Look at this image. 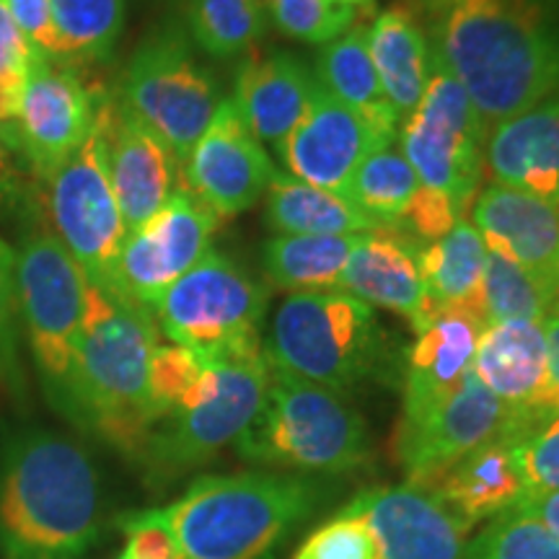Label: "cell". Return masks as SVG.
Listing matches in <instances>:
<instances>
[{"mask_svg":"<svg viewBox=\"0 0 559 559\" xmlns=\"http://www.w3.org/2000/svg\"><path fill=\"white\" fill-rule=\"evenodd\" d=\"M16 293L21 326L47 400L73 423L88 280L52 234H32L16 251Z\"/></svg>","mask_w":559,"mask_h":559,"instance_id":"cell-8","label":"cell"},{"mask_svg":"<svg viewBox=\"0 0 559 559\" xmlns=\"http://www.w3.org/2000/svg\"><path fill=\"white\" fill-rule=\"evenodd\" d=\"M317 91V75L306 68L304 60L275 50L243 62L236 75L230 104L251 135L260 143L280 148V143L306 115Z\"/></svg>","mask_w":559,"mask_h":559,"instance_id":"cell-25","label":"cell"},{"mask_svg":"<svg viewBox=\"0 0 559 559\" xmlns=\"http://www.w3.org/2000/svg\"><path fill=\"white\" fill-rule=\"evenodd\" d=\"M521 513L531 515L539 523H544L551 534L559 536V489L557 492H542V495H526L519 506Z\"/></svg>","mask_w":559,"mask_h":559,"instance_id":"cell-47","label":"cell"},{"mask_svg":"<svg viewBox=\"0 0 559 559\" xmlns=\"http://www.w3.org/2000/svg\"><path fill=\"white\" fill-rule=\"evenodd\" d=\"M419 190V179L409 160L394 145L362 160L347 187V198L381 228H396L407 218Z\"/></svg>","mask_w":559,"mask_h":559,"instance_id":"cell-33","label":"cell"},{"mask_svg":"<svg viewBox=\"0 0 559 559\" xmlns=\"http://www.w3.org/2000/svg\"><path fill=\"white\" fill-rule=\"evenodd\" d=\"M513 443L515 438L510 436L489 440L466 453L430 489L472 531L479 523L508 513L526 498Z\"/></svg>","mask_w":559,"mask_h":559,"instance_id":"cell-26","label":"cell"},{"mask_svg":"<svg viewBox=\"0 0 559 559\" xmlns=\"http://www.w3.org/2000/svg\"><path fill=\"white\" fill-rule=\"evenodd\" d=\"M557 306L559 296L551 293L539 277L498 254L487 257L477 304H474L487 326L502 324V321H539L544 324Z\"/></svg>","mask_w":559,"mask_h":559,"instance_id":"cell-34","label":"cell"},{"mask_svg":"<svg viewBox=\"0 0 559 559\" xmlns=\"http://www.w3.org/2000/svg\"><path fill=\"white\" fill-rule=\"evenodd\" d=\"M358 236H272L262 249L264 275L277 290H340Z\"/></svg>","mask_w":559,"mask_h":559,"instance_id":"cell-31","label":"cell"},{"mask_svg":"<svg viewBox=\"0 0 559 559\" xmlns=\"http://www.w3.org/2000/svg\"><path fill=\"white\" fill-rule=\"evenodd\" d=\"M205 370V358L190 347L181 345H158L151 360L148 391L153 415H156V428L166 417L174 415L185 396L200 381Z\"/></svg>","mask_w":559,"mask_h":559,"instance_id":"cell-38","label":"cell"},{"mask_svg":"<svg viewBox=\"0 0 559 559\" xmlns=\"http://www.w3.org/2000/svg\"><path fill=\"white\" fill-rule=\"evenodd\" d=\"M419 243L404 239L396 228L360 234L342 272L340 290L349 293L370 309H386L407 319L415 332L436 319L438 309L425 290L419 275Z\"/></svg>","mask_w":559,"mask_h":559,"instance_id":"cell-22","label":"cell"},{"mask_svg":"<svg viewBox=\"0 0 559 559\" xmlns=\"http://www.w3.org/2000/svg\"><path fill=\"white\" fill-rule=\"evenodd\" d=\"M415 13L487 130L559 96V0H417Z\"/></svg>","mask_w":559,"mask_h":559,"instance_id":"cell-1","label":"cell"},{"mask_svg":"<svg viewBox=\"0 0 559 559\" xmlns=\"http://www.w3.org/2000/svg\"><path fill=\"white\" fill-rule=\"evenodd\" d=\"M9 13L21 32V37L29 41V47L39 55L41 60L58 62V37H55L52 9L50 0H5Z\"/></svg>","mask_w":559,"mask_h":559,"instance_id":"cell-45","label":"cell"},{"mask_svg":"<svg viewBox=\"0 0 559 559\" xmlns=\"http://www.w3.org/2000/svg\"><path fill=\"white\" fill-rule=\"evenodd\" d=\"M472 373L515 415L519 436L547 386V332L539 321L489 324L477 342Z\"/></svg>","mask_w":559,"mask_h":559,"instance_id":"cell-24","label":"cell"},{"mask_svg":"<svg viewBox=\"0 0 559 559\" xmlns=\"http://www.w3.org/2000/svg\"><path fill=\"white\" fill-rule=\"evenodd\" d=\"M264 11L285 37L330 45L355 24V9L332 0H264Z\"/></svg>","mask_w":559,"mask_h":559,"instance_id":"cell-37","label":"cell"},{"mask_svg":"<svg viewBox=\"0 0 559 559\" xmlns=\"http://www.w3.org/2000/svg\"><path fill=\"white\" fill-rule=\"evenodd\" d=\"M102 117L109 181L130 234L151 221L177 192L179 160L169 145L124 111L120 102L104 96Z\"/></svg>","mask_w":559,"mask_h":559,"instance_id":"cell-20","label":"cell"},{"mask_svg":"<svg viewBox=\"0 0 559 559\" xmlns=\"http://www.w3.org/2000/svg\"><path fill=\"white\" fill-rule=\"evenodd\" d=\"M218 223V215L198 194L177 187L151 221L124 236L115 267V296L151 309L160 293L207 254Z\"/></svg>","mask_w":559,"mask_h":559,"instance_id":"cell-13","label":"cell"},{"mask_svg":"<svg viewBox=\"0 0 559 559\" xmlns=\"http://www.w3.org/2000/svg\"><path fill=\"white\" fill-rule=\"evenodd\" d=\"M60 66L107 62L124 29V0H50Z\"/></svg>","mask_w":559,"mask_h":559,"instance_id":"cell-32","label":"cell"},{"mask_svg":"<svg viewBox=\"0 0 559 559\" xmlns=\"http://www.w3.org/2000/svg\"><path fill=\"white\" fill-rule=\"evenodd\" d=\"M267 383L270 360L264 345L205 358V370L194 389L151 432L143 451L151 474L179 477L236 443L260 415Z\"/></svg>","mask_w":559,"mask_h":559,"instance_id":"cell-7","label":"cell"},{"mask_svg":"<svg viewBox=\"0 0 559 559\" xmlns=\"http://www.w3.org/2000/svg\"><path fill=\"white\" fill-rule=\"evenodd\" d=\"M102 526L99 472L79 443L37 428L0 443V557L83 559Z\"/></svg>","mask_w":559,"mask_h":559,"instance_id":"cell-2","label":"cell"},{"mask_svg":"<svg viewBox=\"0 0 559 559\" xmlns=\"http://www.w3.org/2000/svg\"><path fill=\"white\" fill-rule=\"evenodd\" d=\"M21 185H19V171L13 164V145L5 138L3 128H0V207H5L9 202L19 198Z\"/></svg>","mask_w":559,"mask_h":559,"instance_id":"cell-48","label":"cell"},{"mask_svg":"<svg viewBox=\"0 0 559 559\" xmlns=\"http://www.w3.org/2000/svg\"><path fill=\"white\" fill-rule=\"evenodd\" d=\"M324 498L326 487L300 474H210L151 513L185 559H272Z\"/></svg>","mask_w":559,"mask_h":559,"instance_id":"cell-3","label":"cell"},{"mask_svg":"<svg viewBox=\"0 0 559 559\" xmlns=\"http://www.w3.org/2000/svg\"><path fill=\"white\" fill-rule=\"evenodd\" d=\"M492 185L559 205V96L495 124L485 140Z\"/></svg>","mask_w":559,"mask_h":559,"instance_id":"cell-23","label":"cell"},{"mask_svg":"<svg viewBox=\"0 0 559 559\" xmlns=\"http://www.w3.org/2000/svg\"><path fill=\"white\" fill-rule=\"evenodd\" d=\"M275 171L267 151L247 130L230 99L221 102L185 160L187 190L198 194L221 221L260 202Z\"/></svg>","mask_w":559,"mask_h":559,"instance_id":"cell-17","label":"cell"},{"mask_svg":"<svg viewBox=\"0 0 559 559\" xmlns=\"http://www.w3.org/2000/svg\"><path fill=\"white\" fill-rule=\"evenodd\" d=\"M47 210L52 236L73 257L88 283L115 293L117 257L128 228L109 181L102 107L81 148L47 179Z\"/></svg>","mask_w":559,"mask_h":559,"instance_id":"cell-11","label":"cell"},{"mask_svg":"<svg viewBox=\"0 0 559 559\" xmlns=\"http://www.w3.org/2000/svg\"><path fill=\"white\" fill-rule=\"evenodd\" d=\"M544 332H547V386L531 415L528 430L559 412V306L544 321Z\"/></svg>","mask_w":559,"mask_h":559,"instance_id":"cell-46","label":"cell"},{"mask_svg":"<svg viewBox=\"0 0 559 559\" xmlns=\"http://www.w3.org/2000/svg\"><path fill=\"white\" fill-rule=\"evenodd\" d=\"M487 257V243L469 218L459 221L440 241L419 247V275L432 306L438 311L474 309Z\"/></svg>","mask_w":559,"mask_h":559,"instance_id":"cell-30","label":"cell"},{"mask_svg":"<svg viewBox=\"0 0 559 559\" xmlns=\"http://www.w3.org/2000/svg\"><path fill=\"white\" fill-rule=\"evenodd\" d=\"M239 456L300 474H349L368 466L370 432L345 394L270 366L260 415L236 440Z\"/></svg>","mask_w":559,"mask_h":559,"instance_id":"cell-5","label":"cell"},{"mask_svg":"<svg viewBox=\"0 0 559 559\" xmlns=\"http://www.w3.org/2000/svg\"><path fill=\"white\" fill-rule=\"evenodd\" d=\"M120 528L128 536L122 551L128 559H185L171 531L151 513V508L122 515Z\"/></svg>","mask_w":559,"mask_h":559,"instance_id":"cell-44","label":"cell"},{"mask_svg":"<svg viewBox=\"0 0 559 559\" xmlns=\"http://www.w3.org/2000/svg\"><path fill=\"white\" fill-rule=\"evenodd\" d=\"M120 107L169 145L185 166L221 107L218 86L177 24L151 32L122 73Z\"/></svg>","mask_w":559,"mask_h":559,"instance_id":"cell-10","label":"cell"},{"mask_svg":"<svg viewBox=\"0 0 559 559\" xmlns=\"http://www.w3.org/2000/svg\"><path fill=\"white\" fill-rule=\"evenodd\" d=\"M461 559H559V536L519 508L487 521Z\"/></svg>","mask_w":559,"mask_h":559,"instance_id":"cell-36","label":"cell"},{"mask_svg":"<svg viewBox=\"0 0 559 559\" xmlns=\"http://www.w3.org/2000/svg\"><path fill=\"white\" fill-rule=\"evenodd\" d=\"M519 438L515 415L474 373L461 389L407 436H396L394 453L407 485L430 489L466 453L495 438Z\"/></svg>","mask_w":559,"mask_h":559,"instance_id":"cell-15","label":"cell"},{"mask_svg":"<svg viewBox=\"0 0 559 559\" xmlns=\"http://www.w3.org/2000/svg\"><path fill=\"white\" fill-rule=\"evenodd\" d=\"M373 536V559H461L472 534L428 489L383 485L347 502Z\"/></svg>","mask_w":559,"mask_h":559,"instance_id":"cell-18","label":"cell"},{"mask_svg":"<svg viewBox=\"0 0 559 559\" xmlns=\"http://www.w3.org/2000/svg\"><path fill=\"white\" fill-rule=\"evenodd\" d=\"M19 324L16 251L0 239V386L13 391L24 386L19 366Z\"/></svg>","mask_w":559,"mask_h":559,"instance_id":"cell-42","label":"cell"},{"mask_svg":"<svg viewBox=\"0 0 559 559\" xmlns=\"http://www.w3.org/2000/svg\"><path fill=\"white\" fill-rule=\"evenodd\" d=\"M487 330L474 309H445L417 332L402 373V423L396 436H407L443 407L472 373L477 342Z\"/></svg>","mask_w":559,"mask_h":559,"instance_id":"cell-19","label":"cell"},{"mask_svg":"<svg viewBox=\"0 0 559 559\" xmlns=\"http://www.w3.org/2000/svg\"><path fill=\"white\" fill-rule=\"evenodd\" d=\"M469 221L489 254L519 264L559 296V205L487 185L474 200Z\"/></svg>","mask_w":559,"mask_h":559,"instance_id":"cell-21","label":"cell"},{"mask_svg":"<svg viewBox=\"0 0 559 559\" xmlns=\"http://www.w3.org/2000/svg\"><path fill=\"white\" fill-rule=\"evenodd\" d=\"M368 52L383 94L404 122L415 111L432 75L428 34L407 5H391L368 24Z\"/></svg>","mask_w":559,"mask_h":559,"instance_id":"cell-27","label":"cell"},{"mask_svg":"<svg viewBox=\"0 0 559 559\" xmlns=\"http://www.w3.org/2000/svg\"><path fill=\"white\" fill-rule=\"evenodd\" d=\"M120 559H128V557H124V555H120Z\"/></svg>","mask_w":559,"mask_h":559,"instance_id":"cell-50","label":"cell"},{"mask_svg":"<svg viewBox=\"0 0 559 559\" xmlns=\"http://www.w3.org/2000/svg\"><path fill=\"white\" fill-rule=\"evenodd\" d=\"M394 143V138L370 124L366 117L319 88L306 115L277 151L290 177L347 198L349 181L362 160Z\"/></svg>","mask_w":559,"mask_h":559,"instance_id":"cell-16","label":"cell"},{"mask_svg":"<svg viewBox=\"0 0 559 559\" xmlns=\"http://www.w3.org/2000/svg\"><path fill=\"white\" fill-rule=\"evenodd\" d=\"M464 218L466 207L459 205L456 200H451L449 194H440L436 190L419 187L404 223H407L412 234H415V241L436 243L443 239V236H449L453 226Z\"/></svg>","mask_w":559,"mask_h":559,"instance_id":"cell-43","label":"cell"},{"mask_svg":"<svg viewBox=\"0 0 559 559\" xmlns=\"http://www.w3.org/2000/svg\"><path fill=\"white\" fill-rule=\"evenodd\" d=\"M187 26L202 52L230 60L262 39L267 11L264 0H190Z\"/></svg>","mask_w":559,"mask_h":559,"instance_id":"cell-35","label":"cell"},{"mask_svg":"<svg viewBox=\"0 0 559 559\" xmlns=\"http://www.w3.org/2000/svg\"><path fill=\"white\" fill-rule=\"evenodd\" d=\"M270 366L337 394L386 368V337L376 311L345 290L290 293L264 345Z\"/></svg>","mask_w":559,"mask_h":559,"instance_id":"cell-6","label":"cell"},{"mask_svg":"<svg viewBox=\"0 0 559 559\" xmlns=\"http://www.w3.org/2000/svg\"><path fill=\"white\" fill-rule=\"evenodd\" d=\"M373 536H370L368 523L345 506L340 515L330 523L313 531V534L300 544L293 559H373Z\"/></svg>","mask_w":559,"mask_h":559,"instance_id":"cell-41","label":"cell"},{"mask_svg":"<svg viewBox=\"0 0 559 559\" xmlns=\"http://www.w3.org/2000/svg\"><path fill=\"white\" fill-rule=\"evenodd\" d=\"M264 221L277 236H358L381 226L345 194L275 171L264 192Z\"/></svg>","mask_w":559,"mask_h":559,"instance_id":"cell-28","label":"cell"},{"mask_svg":"<svg viewBox=\"0 0 559 559\" xmlns=\"http://www.w3.org/2000/svg\"><path fill=\"white\" fill-rule=\"evenodd\" d=\"M317 83L324 94L358 111L389 138H400L402 120L383 94L368 52V26H353L324 47L317 60Z\"/></svg>","mask_w":559,"mask_h":559,"instance_id":"cell-29","label":"cell"},{"mask_svg":"<svg viewBox=\"0 0 559 559\" xmlns=\"http://www.w3.org/2000/svg\"><path fill=\"white\" fill-rule=\"evenodd\" d=\"M526 495L559 489V412L523 432L513 443Z\"/></svg>","mask_w":559,"mask_h":559,"instance_id":"cell-40","label":"cell"},{"mask_svg":"<svg viewBox=\"0 0 559 559\" xmlns=\"http://www.w3.org/2000/svg\"><path fill=\"white\" fill-rule=\"evenodd\" d=\"M70 66L39 62L21 96L11 145L26 158L39 179H50L91 135L102 107Z\"/></svg>","mask_w":559,"mask_h":559,"instance_id":"cell-14","label":"cell"},{"mask_svg":"<svg viewBox=\"0 0 559 559\" xmlns=\"http://www.w3.org/2000/svg\"><path fill=\"white\" fill-rule=\"evenodd\" d=\"M332 3L347 5V9H358V5H366V3H370V0H332Z\"/></svg>","mask_w":559,"mask_h":559,"instance_id":"cell-49","label":"cell"},{"mask_svg":"<svg viewBox=\"0 0 559 559\" xmlns=\"http://www.w3.org/2000/svg\"><path fill=\"white\" fill-rule=\"evenodd\" d=\"M270 288L239 262L210 249L151 304V317L174 345L213 355L262 347L260 326Z\"/></svg>","mask_w":559,"mask_h":559,"instance_id":"cell-9","label":"cell"},{"mask_svg":"<svg viewBox=\"0 0 559 559\" xmlns=\"http://www.w3.org/2000/svg\"><path fill=\"white\" fill-rule=\"evenodd\" d=\"M487 128L459 81L432 60L428 88L402 122V156L415 169L419 187L449 194L472 210L481 190Z\"/></svg>","mask_w":559,"mask_h":559,"instance_id":"cell-12","label":"cell"},{"mask_svg":"<svg viewBox=\"0 0 559 559\" xmlns=\"http://www.w3.org/2000/svg\"><path fill=\"white\" fill-rule=\"evenodd\" d=\"M39 62L45 60L32 50L29 41L21 37L9 5H5V0H0V128H3L5 138L11 135L21 96H24L26 83H29Z\"/></svg>","mask_w":559,"mask_h":559,"instance_id":"cell-39","label":"cell"},{"mask_svg":"<svg viewBox=\"0 0 559 559\" xmlns=\"http://www.w3.org/2000/svg\"><path fill=\"white\" fill-rule=\"evenodd\" d=\"M158 345V326L148 309L88 283L73 425L96 432L128 456H143L156 430L148 373Z\"/></svg>","mask_w":559,"mask_h":559,"instance_id":"cell-4","label":"cell"}]
</instances>
